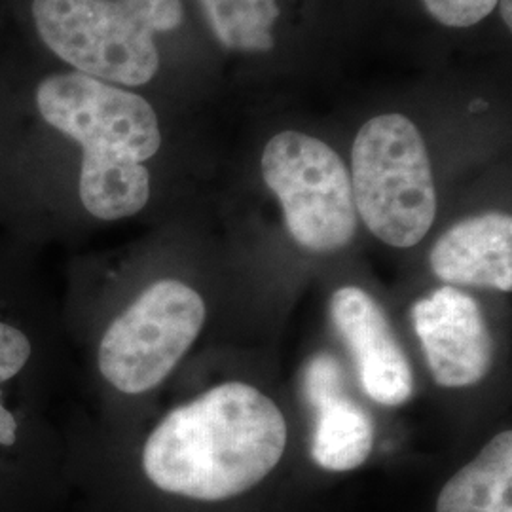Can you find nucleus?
<instances>
[{
    "instance_id": "obj_14",
    "label": "nucleus",
    "mask_w": 512,
    "mask_h": 512,
    "mask_svg": "<svg viewBox=\"0 0 512 512\" xmlns=\"http://www.w3.org/2000/svg\"><path fill=\"white\" fill-rule=\"evenodd\" d=\"M431 18L446 27L465 29L490 16L497 0H423Z\"/></svg>"
},
{
    "instance_id": "obj_7",
    "label": "nucleus",
    "mask_w": 512,
    "mask_h": 512,
    "mask_svg": "<svg viewBox=\"0 0 512 512\" xmlns=\"http://www.w3.org/2000/svg\"><path fill=\"white\" fill-rule=\"evenodd\" d=\"M425 361L440 387L482 382L494 363V342L473 296L442 287L412 306Z\"/></svg>"
},
{
    "instance_id": "obj_15",
    "label": "nucleus",
    "mask_w": 512,
    "mask_h": 512,
    "mask_svg": "<svg viewBox=\"0 0 512 512\" xmlns=\"http://www.w3.org/2000/svg\"><path fill=\"white\" fill-rule=\"evenodd\" d=\"M31 357V342L21 330L0 323V384L14 378Z\"/></svg>"
},
{
    "instance_id": "obj_5",
    "label": "nucleus",
    "mask_w": 512,
    "mask_h": 512,
    "mask_svg": "<svg viewBox=\"0 0 512 512\" xmlns=\"http://www.w3.org/2000/svg\"><path fill=\"white\" fill-rule=\"evenodd\" d=\"M262 177L281 202L289 234L313 253H334L357 234L351 177L317 137L283 131L262 152Z\"/></svg>"
},
{
    "instance_id": "obj_12",
    "label": "nucleus",
    "mask_w": 512,
    "mask_h": 512,
    "mask_svg": "<svg viewBox=\"0 0 512 512\" xmlns=\"http://www.w3.org/2000/svg\"><path fill=\"white\" fill-rule=\"evenodd\" d=\"M215 38L226 50L270 52L279 18L275 0H198Z\"/></svg>"
},
{
    "instance_id": "obj_10",
    "label": "nucleus",
    "mask_w": 512,
    "mask_h": 512,
    "mask_svg": "<svg viewBox=\"0 0 512 512\" xmlns=\"http://www.w3.org/2000/svg\"><path fill=\"white\" fill-rule=\"evenodd\" d=\"M512 431L482 452L440 490L437 512H512Z\"/></svg>"
},
{
    "instance_id": "obj_8",
    "label": "nucleus",
    "mask_w": 512,
    "mask_h": 512,
    "mask_svg": "<svg viewBox=\"0 0 512 512\" xmlns=\"http://www.w3.org/2000/svg\"><path fill=\"white\" fill-rule=\"evenodd\" d=\"M334 327L359 366L366 395L385 406H401L414 393L412 368L382 308L359 287H342L330 298Z\"/></svg>"
},
{
    "instance_id": "obj_11",
    "label": "nucleus",
    "mask_w": 512,
    "mask_h": 512,
    "mask_svg": "<svg viewBox=\"0 0 512 512\" xmlns=\"http://www.w3.org/2000/svg\"><path fill=\"white\" fill-rule=\"evenodd\" d=\"M311 442L313 461L332 473H348L365 463L374 446V425L348 397L323 404Z\"/></svg>"
},
{
    "instance_id": "obj_13",
    "label": "nucleus",
    "mask_w": 512,
    "mask_h": 512,
    "mask_svg": "<svg viewBox=\"0 0 512 512\" xmlns=\"http://www.w3.org/2000/svg\"><path fill=\"white\" fill-rule=\"evenodd\" d=\"M344 374L340 363L329 355H315L306 368V393L315 408L330 403L338 397H344Z\"/></svg>"
},
{
    "instance_id": "obj_16",
    "label": "nucleus",
    "mask_w": 512,
    "mask_h": 512,
    "mask_svg": "<svg viewBox=\"0 0 512 512\" xmlns=\"http://www.w3.org/2000/svg\"><path fill=\"white\" fill-rule=\"evenodd\" d=\"M16 439H18L16 418L12 416V412H8V408L0 401V444L2 446H12V444H16Z\"/></svg>"
},
{
    "instance_id": "obj_4",
    "label": "nucleus",
    "mask_w": 512,
    "mask_h": 512,
    "mask_svg": "<svg viewBox=\"0 0 512 512\" xmlns=\"http://www.w3.org/2000/svg\"><path fill=\"white\" fill-rule=\"evenodd\" d=\"M357 215L387 245H418L437 217L433 169L420 129L403 114H382L359 129L351 148Z\"/></svg>"
},
{
    "instance_id": "obj_17",
    "label": "nucleus",
    "mask_w": 512,
    "mask_h": 512,
    "mask_svg": "<svg viewBox=\"0 0 512 512\" xmlns=\"http://www.w3.org/2000/svg\"><path fill=\"white\" fill-rule=\"evenodd\" d=\"M512 0H497L499 4V10H501V18L505 21V25L511 29L512 27V12H511Z\"/></svg>"
},
{
    "instance_id": "obj_3",
    "label": "nucleus",
    "mask_w": 512,
    "mask_h": 512,
    "mask_svg": "<svg viewBox=\"0 0 512 512\" xmlns=\"http://www.w3.org/2000/svg\"><path fill=\"white\" fill-rule=\"evenodd\" d=\"M42 42L73 65L109 84L145 86L160 69L154 35L175 31L181 0H33Z\"/></svg>"
},
{
    "instance_id": "obj_9",
    "label": "nucleus",
    "mask_w": 512,
    "mask_h": 512,
    "mask_svg": "<svg viewBox=\"0 0 512 512\" xmlns=\"http://www.w3.org/2000/svg\"><path fill=\"white\" fill-rule=\"evenodd\" d=\"M429 264L433 274L450 287L511 293V215L492 211L459 220L437 239Z\"/></svg>"
},
{
    "instance_id": "obj_1",
    "label": "nucleus",
    "mask_w": 512,
    "mask_h": 512,
    "mask_svg": "<svg viewBox=\"0 0 512 512\" xmlns=\"http://www.w3.org/2000/svg\"><path fill=\"white\" fill-rule=\"evenodd\" d=\"M287 421L253 385L228 382L171 410L150 433L143 469L167 494L224 501L255 488L287 448Z\"/></svg>"
},
{
    "instance_id": "obj_2",
    "label": "nucleus",
    "mask_w": 512,
    "mask_h": 512,
    "mask_svg": "<svg viewBox=\"0 0 512 512\" xmlns=\"http://www.w3.org/2000/svg\"><path fill=\"white\" fill-rule=\"evenodd\" d=\"M37 107L46 124L82 150L80 200L95 219L137 215L150 198L143 162L162 147L147 99L88 74H52L40 82Z\"/></svg>"
},
{
    "instance_id": "obj_6",
    "label": "nucleus",
    "mask_w": 512,
    "mask_h": 512,
    "mask_svg": "<svg viewBox=\"0 0 512 512\" xmlns=\"http://www.w3.org/2000/svg\"><path fill=\"white\" fill-rule=\"evenodd\" d=\"M203 323L200 294L175 279L156 281L105 332L99 370L122 393H147L179 365Z\"/></svg>"
}]
</instances>
